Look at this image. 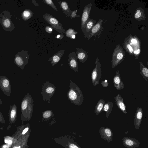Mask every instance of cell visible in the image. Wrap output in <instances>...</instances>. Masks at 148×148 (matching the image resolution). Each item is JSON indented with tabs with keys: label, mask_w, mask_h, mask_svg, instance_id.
<instances>
[{
	"label": "cell",
	"mask_w": 148,
	"mask_h": 148,
	"mask_svg": "<svg viewBox=\"0 0 148 148\" xmlns=\"http://www.w3.org/2000/svg\"><path fill=\"white\" fill-rule=\"evenodd\" d=\"M17 115V109L15 104L11 105L9 110V124L7 127L8 130L11 127L12 125L15 123Z\"/></svg>",
	"instance_id": "10"
},
{
	"label": "cell",
	"mask_w": 148,
	"mask_h": 148,
	"mask_svg": "<svg viewBox=\"0 0 148 148\" xmlns=\"http://www.w3.org/2000/svg\"><path fill=\"white\" fill-rule=\"evenodd\" d=\"M68 65L70 68L75 72L78 73V64L76 53L70 52L68 56Z\"/></svg>",
	"instance_id": "12"
},
{
	"label": "cell",
	"mask_w": 148,
	"mask_h": 148,
	"mask_svg": "<svg viewBox=\"0 0 148 148\" xmlns=\"http://www.w3.org/2000/svg\"><path fill=\"white\" fill-rule=\"evenodd\" d=\"M76 56L79 61L83 64L87 60L88 53L82 48L80 47L76 48Z\"/></svg>",
	"instance_id": "18"
},
{
	"label": "cell",
	"mask_w": 148,
	"mask_h": 148,
	"mask_svg": "<svg viewBox=\"0 0 148 148\" xmlns=\"http://www.w3.org/2000/svg\"><path fill=\"white\" fill-rule=\"evenodd\" d=\"M105 103V101L103 99H100L97 103L94 110V113L96 115H99L102 112V110Z\"/></svg>",
	"instance_id": "25"
},
{
	"label": "cell",
	"mask_w": 148,
	"mask_h": 148,
	"mask_svg": "<svg viewBox=\"0 0 148 148\" xmlns=\"http://www.w3.org/2000/svg\"><path fill=\"white\" fill-rule=\"evenodd\" d=\"M126 38L133 48L134 51L140 49V41L137 36H132L130 34Z\"/></svg>",
	"instance_id": "16"
},
{
	"label": "cell",
	"mask_w": 148,
	"mask_h": 148,
	"mask_svg": "<svg viewBox=\"0 0 148 148\" xmlns=\"http://www.w3.org/2000/svg\"><path fill=\"white\" fill-rule=\"evenodd\" d=\"M3 102L0 97V104H2Z\"/></svg>",
	"instance_id": "40"
},
{
	"label": "cell",
	"mask_w": 148,
	"mask_h": 148,
	"mask_svg": "<svg viewBox=\"0 0 148 148\" xmlns=\"http://www.w3.org/2000/svg\"><path fill=\"white\" fill-rule=\"evenodd\" d=\"M143 111L142 108L138 107L136 112L134 120V125L136 129H138L140 126L143 116Z\"/></svg>",
	"instance_id": "15"
},
{
	"label": "cell",
	"mask_w": 148,
	"mask_h": 148,
	"mask_svg": "<svg viewBox=\"0 0 148 148\" xmlns=\"http://www.w3.org/2000/svg\"><path fill=\"white\" fill-rule=\"evenodd\" d=\"M32 1L33 4L35 6H39V4L36 2V1L35 0H32Z\"/></svg>",
	"instance_id": "39"
},
{
	"label": "cell",
	"mask_w": 148,
	"mask_h": 148,
	"mask_svg": "<svg viewBox=\"0 0 148 148\" xmlns=\"http://www.w3.org/2000/svg\"><path fill=\"white\" fill-rule=\"evenodd\" d=\"M134 16L135 19L138 21H145L146 18L144 10L140 7L136 9Z\"/></svg>",
	"instance_id": "23"
},
{
	"label": "cell",
	"mask_w": 148,
	"mask_h": 148,
	"mask_svg": "<svg viewBox=\"0 0 148 148\" xmlns=\"http://www.w3.org/2000/svg\"><path fill=\"white\" fill-rule=\"evenodd\" d=\"M114 102L122 112L125 114H126V107L123 101V99L119 94L114 97Z\"/></svg>",
	"instance_id": "17"
},
{
	"label": "cell",
	"mask_w": 148,
	"mask_h": 148,
	"mask_svg": "<svg viewBox=\"0 0 148 148\" xmlns=\"http://www.w3.org/2000/svg\"><path fill=\"white\" fill-rule=\"evenodd\" d=\"M140 75L144 79L147 81H148V69L141 62H139Z\"/></svg>",
	"instance_id": "24"
},
{
	"label": "cell",
	"mask_w": 148,
	"mask_h": 148,
	"mask_svg": "<svg viewBox=\"0 0 148 148\" xmlns=\"http://www.w3.org/2000/svg\"><path fill=\"white\" fill-rule=\"evenodd\" d=\"M124 42L123 43V49H124L125 51L129 53L130 55L134 56V49L126 38H125Z\"/></svg>",
	"instance_id": "27"
},
{
	"label": "cell",
	"mask_w": 148,
	"mask_h": 148,
	"mask_svg": "<svg viewBox=\"0 0 148 148\" xmlns=\"http://www.w3.org/2000/svg\"><path fill=\"white\" fill-rule=\"evenodd\" d=\"M125 51L120 44L117 45L114 48L111 60V67L114 68L124 59Z\"/></svg>",
	"instance_id": "3"
},
{
	"label": "cell",
	"mask_w": 148,
	"mask_h": 148,
	"mask_svg": "<svg viewBox=\"0 0 148 148\" xmlns=\"http://www.w3.org/2000/svg\"><path fill=\"white\" fill-rule=\"evenodd\" d=\"M42 1L44 3L50 6L56 11H58L57 7L52 0H43Z\"/></svg>",
	"instance_id": "30"
},
{
	"label": "cell",
	"mask_w": 148,
	"mask_h": 148,
	"mask_svg": "<svg viewBox=\"0 0 148 148\" xmlns=\"http://www.w3.org/2000/svg\"><path fill=\"white\" fill-rule=\"evenodd\" d=\"M0 123H5V121L1 112L0 111Z\"/></svg>",
	"instance_id": "36"
},
{
	"label": "cell",
	"mask_w": 148,
	"mask_h": 148,
	"mask_svg": "<svg viewBox=\"0 0 148 148\" xmlns=\"http://www.w3.org/2000/svg\"><path fill=\"white\" fill-rule=\"evenodd\" d=\"M120 71L119 69L116 71L115 75L113 79L114 86L118 90L123 89L124 87L123 82L121 79Z\"/></svg>",
	"instance_id": "14"
},
{
	"label": "cell",
	"mask_w": 148,
	"mask_h": 148,
	"mask_svg": "<svg viewBox=\"0 0 148 148\" xmlns=\"http://www.w3.org/2000/svg\"><path fill=\"white\" fill-rule=\"evenodd\" d=\"M60 5V8L62 9L66 17H70L72 12L69 7V4L67 2L64 1H59L57 0Z\"/></svg>",
	"instance_id": "20"
},
{
	"label": "cell",
	"mask_w": 148,
	"mask_h": 148,
	"mask_svg": "<svg viewBox=\"0 0 148 148\" xmlns=\"http://www.w3.org/2000/svg\"><path fill=\"white\" fill-rule=\"evenodd\" d=\"M64 35L63 34H60L55 36V37L56 38L61 40L64 38Z\"/></svg>",
	"instance_id": "37"
},
{
	"label": "cell",
	"mask_w": 148,
	"mask_h": 148,
	"mask_svg": "<svg viewBox=\"0 0 148 148\" xmlns=\"http://www.w3.org/2000/svg\"><path fill=\"white\" fill-rule=\"evenodd\" d=\"M101 138L108 143L113 140V133L112 130L108 127H101L99 130Z\"/></svg>",
	"instance_id": "11"
},
{
	"label": "cell",
	"mask_w": 148,
	"mask_h": 148,
	"mask_svg": "<svg viewBox=\"0 0 148 148\" xmlns=\"http://www.w3.org/2000/svg\"><path fill=\"white\" fill-rule=\"evenodd\" d=\"M34 103L32 96L29 93H27L23 98L21 104L22 122L30 119L33 111Z\"/></svg>",
	"instance_id": "1"
},
{
	"label": "cell",
	"mask_w": 148,
	"mask_h": 148,
	"mask_svg": "<svg viewBox=\"0 0 148 148\" xmlns=\"http://www.w3.org/2000/svg\"><path fill=\"white\" fill-rule=\"evenodd\" d=\"M3 24L6 27H8L10 25V23L9 19H6L3 21Z\"/></svg>",
	"instance_id": "32"
},
{
	"label": "cell",
	"mask_w": 148,
	"mask_h": 148,
	"mask_svg": "<svg viewBox=\"0 0 148 148\" xmlns=\"http://www.w3.org/2000/svg\"><path fill=\"white\" fill-rule=\"evenodd\" d=\"M140 52V49H138L134 51V55L136 57H137L139 56V54Z\"/></svg>",
	"instance_id": "35"
},
{
	"label": "cell",
	"mask_w": 148,
	"mask_h": 148,
	"mask_svg": "<svg viewBox=\"0 0 148 148\" xmlns=\"http://www.w3.org/2000/svg\"><path fill=\"white\" fill-rule=\"evenodd\" d=\"M56 87L49 81L43 83L41 94L44 101L49 103L50 99L53 97L56 91Z\"/></svg>",
	"instance_id": "4"
},
{
	"label": "cell",
	"mask_w": 148,
	"mask_h": 148,
	"mask_svg": "<svg viewBox=\"0 0 148 148\" xmlns=\"http://www.w3.org/2000/svg\"><path fill=\"white\" fill-rule=\"evenodd\" d=\"M69 148H79L73 144H70L69 146Z\"/></svg>",
	"instance_id": "38"
},
{
	"label": "cell",
	"mask_w": 148,
	"mask_h": 148,
	"mask_svg": "<svg viewBox=\"0 0 148 148\" xmlns=\"http://www.w3.org/2000/svg\"><path fill=\"white\" fill-rule=\"evenodd\" d=\"M53 28L50 26H46L45 27V31L48 34H51L52 33Z\"/></svg>",
	"instance_id": "33"
},
{
	"label": "cell",
	"mask_w": 148,
	"mask_h": 148,
	"mask_svg": "<svg viewBox=\"0 0 148 148\" xmlns=\"http://www.w3.org/2000/svg\"><path fill=\"white\" fill-rule=\"evenodd\" d=\"M65 52V50H61L51 57L48 60L50 61L52 66L56 64L61 60Z\"/></svg>",
	"instance_id": "19"
},
{
	"label": "cell",
	"mask_w": 148,
	"mask_h": 148,
	"mask_svg": "<svg viewBox=\"0 0 148 148\" xmlns=\"http://www.w3.org/2000/svg\"><path fill=\"white\" fill-rule=\"evenodd\" d=\"M1 146L0 145V148H1Z\"/></svg>",
	"instance_id": "41"
},
{
	"label": "cell",
	"mask_w": 148,
	"mask_h": 148,
	"mask_svg": "<svg viewBox=\"0 0 148 148\" xmlns=\"http://www.w3.org/2000/svg\"><path fill=\"white\" fill-rule=\"evenodd\" d=\"M0 88L7 96H10L12 87L9 79L5 76H0Z\"/></svg>",
	"instance_id": "8"
},
{
	"label": "cell",
	"mask_w": 148,
	"mask_h": 148,
	"mask_svg": "<svg viewBox=\"0 0 148 148\" xmlns=\"http://www.w3.org/2000/svg\"><path fill=\"white\" fill-rule=\"evenodd\" d=\"M101 64L97 57L95 61V67L92 70L91 74L92 83L93 86H96L99 84L101 78Z\"/></svg>",
	"instance_id": "6"
},
{
	"label": "cell",
	"mask_w": 148,
	"mask_h": 148,
	"mask_svg": "<svg viewBox=\"0 0 148 148\" xmlns=\"http://www.w3.org/2000/svg\"><path fill=\"white\" fill-rule=\"evenodd\" d=\"M122 143L123 145L128 148H139V142L136 139L127 137H124L122 139Z\"/></svg>",
	"instance_id": "13"
},
{
	"label": "cell",
	"mask_w": 148,
	"mask_h": 148,
	"mask_svg": "<svg viewBox=\"0 0 148 148\" xmlns=\"http://www.w3.org/2000/svg\"><path fill=\"white\" fill-rule=\"evenodd\" d=\"M42 17L45 21L56 31L61 34L65 32V30L63 25L53 16L49 13H45Z\"/></svg>",
	"instance_id": "5"
},
{
	"label": "cell",
	"mask_w": 148,
	"mask_h": 148,
	"mask_svg": "<svg viewBox=\"0 0 148 148\" xmlns=\"http://www.w3.org/2000/svg\"><path fill=\"white\" fill-rule=\"evenodd\" d=\"M103 20L100 18L97 23L92 27L91 32L87 39L89 40L93 36L100 35L102 32L104 27L102 26Z\"/></svg>",
	"instance_id": "9"
},
{
	"label": "cell",
	"mask_w": 148,
	"mask_h": 148,
	"mask_svg": "<svg viewBox=\"0 0 148 148\" xmlns=\"http://www.w3.org/2000/svg\"><path fill=\"white\" fill-rule=\"evenodd\" d=\"M34 14L33 13L29 10H25L23 13V15L25 19H28L32 17Z\"/></svg>",
	"instance_id": "29"
},
{
	"label": "cell",
	"mask_w": 148,
	"mask_h": 148,
	"mask_svg": "<svg viewBox=\"0 0 148 148\" xmlns=\"http://www.w3.org/2000/svg\"><path fill=\"white\" fill-rule=\"evenodd\" d=\"M64 33L66 36L70 38L73 35H76L78 34L77 32L74 29L72 28H69L66 31H65Z\"/></svg>",
	"instance_id": "28"
},
{
	"label": "cell",
	"mask_w": 148,
	"mask_h": 148,
	"mask_svg": "<svg viewBox=\"0 0 148 148\" xmlns=\"http://www.w3.org/2000/svg\"><path fill=\"white\" fill-rule=\"evenodd\" d=\"M77 10H75L72 11L70 16V18L71 19L76 17H79L80 16L79 15H77Z\"/></svg>",
	"instance_id": "31"
},
{
	"label": "cell",
	"mask_w": 148,
	"mask_h": 148,
	"mask_svg": "<svg viewBox=\"0 0 148 148\" xmlns=\"http://www.w3.org/2000/svg\"><path fill=\"white\" fill-rule=\"evenodd\" d=\"M67 95L69 100L75 105L80 106L83 102L84 97L82 90L71 80L70 81L69 89Z\"/></svg>",
	"instance_id": "2"
},
{
	"label": "cell",
	"mask_w": 148,
	"mask_h": 148,
	"mask_svg": "<svg viewBox=\"0 0 148 148\" xmlns=\"http://www.w3.org/2000/svg\"><path fill=\"white\" fill-rule=\"evenodd\" d=\"M113 103L112 102H108L105 103L102 110L106 112V117L108 118L111 113L113 108Z\"/></svg>",
	"instance_id": "26"
},
{
	"label": "cell",
	"mask_w": 148,
	"mask_h": 148,
	"mask_svg": "<svg viewBox=\"0 0 148 148\" xmlns=\"http://www.w3.org/2000/svg\"><path fill=\"white\" fill-rule=\"evenodd\" d=\"M96 21L89 18L88 21L87 23L84 34L85 38H87L91 32L92 28L96 24Z\"/></svg>",
	"instance_id": "22"
},
{
	"label": "cell",
	"mask_w": 148,
	"mask_h": 148,
	"mask_svg": "<svg viewBox=\"0 0 148 148\" xmlns=\"http://www.w3.org/2000/svg\"><path fill=\"white\" fill-rule=\"evenodd\" d=\"M92 4L90 3L84 7L81 18V28L82 33L84 34L87 23L90 18Z\"/></svg>",
	"instance_id": "7"
},
{
	"label": "cell",
	"mask_w": 148,
	"mask_h": 148,
	"mask_svg": "<svg viewBox=\"0 0 148 148\" xmlns=\"http://www.w3.org/2000/svg\"><path fill=\"white\" fill-rule=\"evenodd\" d=\"M29 58V55L23 58L17 56L15 58V62L18 66L21 69H23L25 66L28 62Z\"/></svg>",
	"instance_id": "21"
},
{
	"label": "cell",
	"mask_w": 148,
	"mask_h": 148,
	"mask_svg": "<svg viewBox=\"0 0 148 148\" xmlns=\"http://www.w3.org/2000/svg\"><path fill=\"white\" fill-rule=\"evenodd\" d=\"M101 84L102 86L104 87H107L109 85V83L107 79H105L101 82Z\"/></svg>",
	"instance_id": "34"
}]
</instances>
